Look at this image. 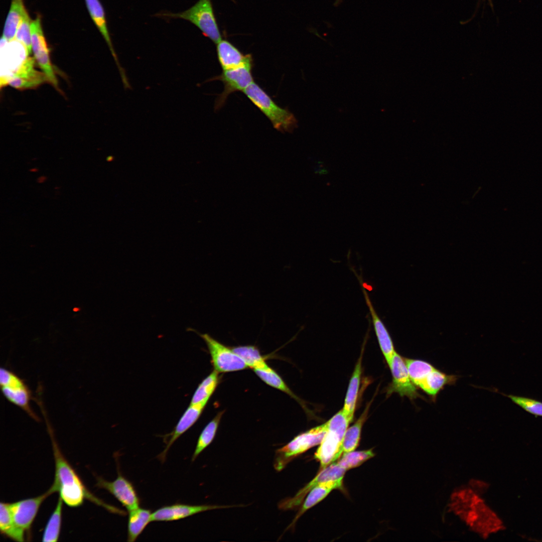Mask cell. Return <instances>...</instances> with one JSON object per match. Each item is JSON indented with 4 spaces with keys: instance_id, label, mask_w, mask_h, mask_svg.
Masks as SVG:
<instances>
[{
    "instance_id": "obj_9",
    "label": "cell",
    "mask_w": 542,
    "mask_h": 542,
    "mask_svg": "<svg viewBox=\"0 0 542 542\" xmlns=\"http://www.w3.org/2000/svg\"><path fill=\"white\" fill-rule=\"evenodd\" d=\"M253 61L233 69L223 70L222 73L209 79L218 80L224 84V90L219 95L215 103V109H219L225 103L228 96L236 91L242 92L253 81L252 74Z\"/></svg>"
},
{
    "instance_id": "obj_1",
    "label": "cell",
    "mask_w": 542,
    "mask_h": 542,
    "mask_svg": "<svg viewBox=\"0 0 542 542\" xmlns=\"http://www.w3.org/2000/svg\"><path fill=\"white\" fill-rule=\"evenodd\" d=\"M42 415L45 418L47 430L51 442L55 460V471L54 482L50 487L54 493L58 492L63 502L70 507L80 506L84 499L101 506L109 512L120 515H126V512L113 506L105 503L99 499L86 488L76 471L68 462L62 453L55 438L52 427L47 418L46 412Z\"/></svg>"
},
{
    "instance_id": "obj_39",
    "label": "cell",
    "mask_w": 542,
    "mask_h": 542,
    "mask_svg": "<svg viewBox=\"0 0 542 542\" xmlns=\"http://www.w3.org/2000/svg\"><path fill=\"white\" fill-rule=\"evenodd\" d=\"M47 179V177L46 176H41L39 177L37 179V182L38 183H43L45 182H46Z\"/></svg>"
},
{
    "instance_id": "obj_5",
    "label": "cell",
    "mask_w": 542,
    "mask_h": 542,
    "mask_svg": "<svg viewBox=\"0 0 542 542\" xmlns=\"http://www.w3.org/2000/svg\"><path fill=\"white\" fill-rule=\"evenodd\" d=\"M0 386L2 394L9 402L19 408L35 421H40L31 405V401L34 399L32 391L23 378L13 370L1 367Z\"/></svg>"
},
{
    "instance_id": "obj_27",
    "label": "cell",
    "mask_w": 542,
    "mask_h": 542,
    "mask_svg": "<svg viewBox=\"0 0 542 542\" xmlns=\"http://www.w3.org/2000/svg\"><path fill=\"white\" fill-rule=\"evenodd\" d=\"M0 530L2 534L14 540L24 541L25 532L16 525L8 503L0 504Z\"/></svg>"
},
{
    "instance_id": "obj_12",
    "label": "cell",
    "mask_w": 542,
    "mask_h": 542,
    "mask_svg": "<svg viewBox=\"0 0 542 542\" xmlns=\"http://www.w3.org/2000/svg\"><path fill=\"white\" fill-rule=\"evenodd\" d=\"M96 486L111 494L128 511L139 507L141 500L133 484L124 477L117 466V476L112 481L96 477Z\"/></svg>"
},
{
    "instance_id": "obj_21",
    "label": "cell",
    "mask_w": 542,
    "mask_h": 542,
    "mask_svg": "<svg viewBox=\"0 0 542 542\" xmlns=\"http://www.w3.org/2000/svg\"><path fill=\"white\" fill-rule=\"evenodd\" d=\"M217 54L223 70L242 66L252 61L250 54H243L232 43L226 40H221L217 44Z\"/></svg>"
},
{
    "instance_id": "obj_20",
    "label": "cell",
    "mask_w": 542,
    "mask_h": 542,
    "mask_svg": "<svg viewBox=\"0 0 542 542\" xmlns=\"http://www.w3.org/2000/svg\"><path fill=\"white\" fill-rule=\"evenodd\" d=\"M1 57L4 59L5 68L8 66V77L1 82V87L7 85L9 78L27 58L30 54L25 45L16 39L8 41L3 36L1 39Z\"/></svg>"
},
{
    "instance_id": "obj_37",
    "label": "cell",
    "mask_w": 542,
    "mask_h": 542,
    "mask_svg": "<svg viewBox=\"0 0 542 542\" xmlns=\"http://www.w3.org/2000/svg\"><path fill=\"white\" fill-rule=\"evenodd\" d=\"M507 396L526 412L534 415L542 416V402L523 396L514 395Z\"/></svg>"
},
{
    "instance_id": "obj_36",
    "label": "cell",
    "mask_w": 542,
    "mask_h": 542,
    "mask_svg": "<svg viewBox=\"0 0 542 542\" xmlns=\"http://www.w3.org/2000/svg\"><path fill=\"white\" fill-rule=\"evenodd\" d=\"M31 20L29 14L25 9L22 19L18 26L15 39L22 42L30 54L32 52Z\"/></svg>"
},
{
    "instance_id": "obj_29",
    "label": "cell",
    "mask_w": 542,
    "mask_h": 542,
    "mask_svg": "<svg viewBox=\"0 0 542 542\" xmlns=\"http://www.w3.org/2000/svg\"><path fill=\"white\" fill-rule=\"evenodd\" d=\"M219 373L214 370L198 385L190 404L207 403L219 381Z\"/></svg>"
},
{
    "instance_id": "obj_23",
    "label": "cell",
    "mask_w": 542,
    "mask_h": 542,
    "mask_svg": "<svg viewBox=\"0 0 542 542\" xmlns=\"http://www.w3.org/2000/svg\"><path fill=\"white\" fill-rule=\"evenodd\" d=\"M362 355L358 359L348 387L344 403L342 409L344 414L352 422L357 403L362 373Z\"/></svg>"
},
{
    "instance_id": "obj_19",
    "label": "cell",
    "mask_w": 542,
    "mask_h": 542,
    "mask_svg": "<svg viewBox=\"0 0 542 542\" xmlns=\"http://www.w3.org/2000/svg\"><path fill=\"white\" fill-rule=\"evenodd\" d=\"M359 281L379 347L386 363L389 365L395 351L392 339L385 325L377 313L362 282Z\"/></svg>"
},
{
    "instance_id": "obj_26",
    "label": "cell",
    "mask_w": 542,
    "mask_h": 542,
    "mask_svg": "<svg viewBox=\"0 0 542 542\" xmlns=\"http://www.w3.org/2000/svg\"><path fill=\"white\" fill-rule=\"evenodd\" d=\"M369 406V405L366 406L356 422L346 430L337 455V460L340 457L342 454L353 451L358 446L362 427L367 418Z\"/></svg>"
},
{
    "instance_id": "obj_40",
    "label": "cell",
    "mask_w": 542,
    "mask_h": 542,
    "mask_svg": "<svg viewBox=\"0 0 542 542\" xmlns=\"http://www.w3.org/2000/svg\"><path fill=\"white\" fill-rule=\"evenodd\" d=\"M38 171H39V169L37 168H31V169H30L29 170L30 172H34V173L37 172H38Z\"/></svg>"
},
{
    "instance_id": "obj_32",
    "label": "cell",
    "mask_w": 542,
    "mask_h": 542,
    "mask_svg": "<svg viewBox=\"0 0 542 542\" xmlns=\"http://www.w3.org/2000/svg\"><path fill=\"white\" fill-rule=\"evenodd\" d=\"M253 370L265 368L268 365L259 350L252 345L238 346L232 348Z\"/></svg>"
},
{
    "instance_id": "obj_16",
    "label": "cell",
    "mask_w": 542,
    "mask_h": 542,
    "mask_svg": "<svg viewBox=\"0 0 542 542\" xmlns=\"http://www.w3.org/2000/svg\"><path fill=\"white\" fill-rule=\"evenodd\" d=\"M34 64V58L29 56L9 78L7 84L19 90H25L35 88L48 82L45 74L36 70Z\"/></svg>"
},
{
    "instance_id": "obj_24",
    "label": "cell",
    "mask_w": 542,
    "mask_h": 542,
    "mask_svg": "<svg viewBox=\"0 0 542 542\" xmlns=\"http://www.w3.org/2000/svg\"><path fill=\"white\" fill-rule=\"evenodd\" d=\"M127 541H135L152 521L150 509L138 507L128 510Z\"/></svg>"
},
{
    "instance_id": "obj_42",
    "label": "cell",
    "mask_w": 542,
    "mask_h": 542,
    "mask_svg": "<svg viewBox=\"0 0 542 542\" xmlns=\"http://www.w3.org/2000/svg\"><path fill=\"white\" fill-rule=\"evenodd\" d=\"M59 188H60V187H55V189H59Z\"/></svg>"
},
{
    "instance_id": "obj_17",
    "label": "cell",
    "mask_w": 542,
    "mask_h": 542,
    "mask_svg": "<svg viewBox=\"0 0 542 542\" xmlns=\"http://www.w3.org/2000/svg\"><path fill=\"white\" fill-rule=\"evenodd\" d=\"M345 472L346 470L338 465L336 462L330 464L322 469L311 481L299 491L293 497L281 502L279 505V508L287 510L299 505L305 496L318 484L327 480L343 478Z\"/></svg>"
},
{
    "instance_id": "obj_41",
    "label": "cell",
    "mask_w": 542,
    "mask_h": 542,
    "mask_svg": "<svg viewBox=\"0 0 542 542\" xmlns=\"http://www.w3.org/2000/svg\"><path fill=\"white\" fill-rule=\"evenodd\" d=\"M488 2H489V3L490 4V6L491 7V8H492V3L491 0H488Z\"/></svg>"
},
{
    "instance_id": "obj_6",
    "label": "cell",
    "mask_w": 542,
    "mask_h": 542,
    "mask_svg": "<svg viewBox=\"0 0 542 542\" xmlns=\"http://www.w3.org/2000/svg\"><path fill=\"white\" fill-rule=\"evenodd\" d=\"M327 431L326 422L295 437L276 452L274 467L278 471L283 469L294 458L309 449L320 445Z\"/></svg>"
},
{
    "instance_id": "obj_15",
    "label": "cell",
    "mask_w": 542,
    "mask_h": 542,
    "mask_svg": "<svg viewBox=\"0 0 542 542\" xmlns=\"http://www.w3.org/2000/svg\"><path fill=\"white\" fill-rule=\"evenodd\" d=\"M233 506L199 505L175 503L162 506L152 513V521H171L182 519L194 514L212 509L231 507Z\"/></svg>"
},
{
    "instance_id": "obj_4",
    "label": "cell",
    "mask_w": 542,
    "mask_h": 542,
    "mask_svg": "<svg viewBox=\"0 0 542 542\" xmlns=\"http://www.w3.org/2000/svg\"><path fill=\"white\" fill-rule=\"evenodd\" d=\"M351 422L342 410L326 422L327 432L314 455L322 469L337 460L344 436Z\"/></svg>"
},
{
    "instance_id": "obj_10",
    "label": "cell",
    "mask_w": 542,
    "mask_h": 542,
    "mask_svg": "<svg viewBox=\"0 0 542 542\" xmlns=\"http://www.w3.org/2000/svg\"><path fill=\"white\" fill-rule=\"evenodd\" d=\"M32 50L35 58L47 81L56 89L60 91L57 77L51 62L49 51L43 31L40 16L31 23Z\"/></svg>"
},
{
    "instance_id": "obj_7",
    "label": "cell",
    "mask_w": 542,
    "mask_h": 542,
    "mask_svg": "<svg viewBox=\"0 0 542 542\" xmlns=\"http://www.w3.org/2000/svg\"><path fill=\"white\" fill-rule=\"evenodd\" d=\"M188 21L197 27L214 43L221 40V34L214 14L211 0H199L190 9L182 13L164 15Z\"/></svg>"
},
{
    "instance_id": "obj_31",
    "label": "cell",
    "mask_w": 542,
    "mask_h": 542,
    "mask_svg": "<svg viewBox=\"0 0 542 542\" xmlns=\"http://www.w3.org/2000/svg\"><path fill=\"white\" fill-rule=\"evenodd\" d=\"M63 502L59 497L56 506L45 527L42 541L55 542L58 540L61 530Z\"/></svg>"
},
{
    "instance_id": "obj_22",
    "label": "cell",
    "mask_w": 542,
    "mask_h": 542,
    "mask_svg": "<svg viewBox=\"0 0 542 542\" xmlns=\"http://www.w3.org/2000/svg\"><path fill=\"white\" fill-rule=\"evenodd\" d=\"M343 479L323 481L315 486L309 492L302 508L299 511L288 528L294 525L296 521L304 512L325 498L332 490L342 488Z\"/></svg>"
},
{
    "instance_id": "obj_30",
    "label": "cell",
    "mask_w": 542,
    "mask_h": 542,
    "mask_svg": "<svg viewBox=\"0 0 542 542\" xmlns=\"http://www.w3.org/2000/svg\"><path fill=\"white\" fill-rule=\"evenodd\" d=\"M223 412H220L204 427L199 435L191 461L193 462L213 440Z\"/></svg>"
},
{
    "instance_id": "obj_13",
    "label": "cell",
    "mask_w": 542,
    "mask_h": 542,
    "mask_svg": "<svg viewBox=\"0 0 542 542\" xmlns=\"http://www.w3.org/2000/svg\"><path fill=\"white\" fill-rule=\"evenodd\" d=\"M53 493L50 488L45 493L38 496L10 503L13 518L17 527L24 532L29 531L40 505Z\"/></svg>"
},
{
    "instance_id": "obj_35",
    "label": "cell",
    "mask_w": 542,
    "mask_h": 542,
    "mask_svg": "<svg viewBox=\"0 0 542 542\" xmlns=\"http://www.w3.org/2000/svg\"><path fill=\"white\" fill-rule=\"evenodd\" d=\"M374 456L372 450L351 451L344 453L336 463L346 471L358 467Z\"/></svg>"
},
{
    "instance_id": "obj_25",
    "label": "cell",
    "mask_w": 542,
    "mask_h": 542,
    "mask_svg": "<svg viewBox=\"0 0 542 542\" xmlns=\"http://www.w3.org/2000/svg\"><path fill=\"white\" fill-rule=\"evenodd\" d=\"M456 380L457 376L455 375L447 374L435 368L426 376L418 387L435 398L446 385L454 384Z\"/></svg>"
},
{
    "instance_id": "obj_34",
    "label": "cell",
    "mask_w": 542,
    "mask_h": 542,
    "mask_svg": "<svg viewBox=\"0 0 542 542\" xmlns=\"http://www.w3.org/2000/svg\"><path fill=\"white\" fill-rule=\"evenodd\" d=\"M410 377L418 387L426 376L435 367L422 360L404 358Z\"/></svg>"
},
{
    "instance_id": "obj_38",
    "label": "cell",
    "mask_w": 542,
    "mask_h": 542,
    "mask_svg": "<svg viewBox=\"0 0 542 542\" xmlns=\"http://www.w3.org/2000/svg\"><path fill=\"white\" fill-rule=\"evenodd\" d=\"M470 485L469 487L478 494L483 490H485L487 486L486 483L475 479H473L470 482Z\"/></svg>"
},
{
    "instance_id": "obj_8",
    "label": "cell",
    "mask_w": 542,
    "mask_h": 542,
    "mask_svg": "<svg viewBox=\"0 0 542 542\" xmlns=\"http://www.w3.org/2000/svg\"><path fill=\"white\" fill-rule=\"evenodd\" d=\"M210 353L214 370L218 373L239 371L248 368L243 359L230 348L210 335L199 334Z\"/></svg>"
},
{
    "instance_id": "obj_14",
    "label": "cell",
    "mask_w": 542,
    "mask_h": 542,
    "mask_svg": "<svg viewBox=\"0 0 542 542\" xmlns=\"http://www.w3.org/2000/svg\"><path fill=\"white\" fill-rule=\"evenodd\" d=\"M206 404L207 403L190 404L173 431L162 436L166 447L157 456V458L162 463L165 461L167 453L174 442L197 421Z\"/></svg>"
},
{
    "instance_id": "obj_28",
    "label": "cell",
    "mask_w": 542,
    "mask_h": 542,
    "mask_svg": "<svg viewBox=\"0 0 542 542\" xmlns=\"http://www.w3.org/2000/svg\"><path fill=\"white\" fill-rule=\"evenodd\" d=\"M25 9L23 0H12L2 36L8 41L15 39L17 31Z\"/></svg>"
},
{
    "instance_id": "obj_3",
    "label": "cell",
    "mask_w": 542,
    "mask_h": 542,
    "mask_svg": "<svg viewBox=\"0 0 542 542\" xmlns=\"http://www.w3.org/2000/svg\"><path fill=\"white\" fill-rule=\"evenodd\" d=\"M458 517L471 530L485 538L505 528L502 520L479 495Z\"/></svg>"
},
{
    "instance_id": "obj_33",
    "label": "cell",
    "mask_w": 542,
    "mask_h": 542,
    "mask_svg": "<svg viewBox=\"0 0 542 542\" xmlns=\"http://www.w3.org/2000/svg\"><path fill=\"white\" fill-rule=\"evenodd\" d=\"M258 377L267 385L288 394L294 399L299 398L292 392L282 378L269 366L253 369Z\"/></svg>"
},
{
    "instance_id": "obj_11",
    "label": "cell",
    "mask_w": 542,
    "mask_h": 542,
    "mask_svg": "<svg viewBox=\"0 0 542 542\" xmlns=\"http://www.w3.org/2000/svg\"><path fill=\"white\" fill-rule=\"evenodd\" d=\"M388 366L392 379L386 389L387 395L397 393L400 396H405L411 400L418 397L423 398L418 391V387L410 377L404 358L395 351Z\"/></svg>"
},
{
    "instance_id": "obj_2",
    "label": "cell",
    "mask_w": 542,
    "mask_h": 542,
    "mask_svg": "<svg viewBox=\"0 0 542 542\" xmlns=\"http://www.w3.org/2000/svg\"><path fill=\"white\" fill-rule=\"evenodd\" d=\"M243 92L278 130L290 132L297 127L294 115L288 109L279 106L255 82H253Z\"/></svg>"
},
{
    "instance_id": "obj_18",
    "label": "cell",
    "mask_w": 542,
    "mask_h": 542,
    "mask_svg": "<svg viewBox=\"0 0 542 542\" xmlns=\"http://www.w3.org/2000/svg\"><path fill=\"white\" fill-rule=\"evenodd\" d=\"M85 1L90 17L106 42L114 59L124 89L130 88L131 86L128 82L125 71L120 64L113 47L107 26L105 12L101 3L99 0H85Z\"/></svg>"
}]
</instances>
